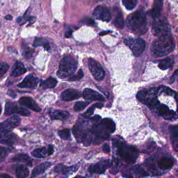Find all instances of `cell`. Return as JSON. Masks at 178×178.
<instances>
[{
	"label": "cell",
	"instance_id": "6da1fadb",
	"mask_svg": "<svg viewBox=\"0 0 178 178\" xmlns=\"http://www.w3.org/2000/svg\"><path fill=\"white\" fill-rule=\"evenodd\" d=\"M174 49V40L170 34L155 39L151 45L150 51L153 57H160L171 53Z\"/></svg>",
	"mask_w": 178,
	"mask_h": 178
},
{
	"label": "cell",
	"instance_id": "7a4b0ae2",
	"mask_svg": "<svg viewBox=\"0 0 178 178\" xmlns=\"http://www.w3.org/2000/svg\"><path fill=\"white\" fill-rule=\"evenodd\" d=\"M127 25L132 31L136 34H144L147 31V21L145 14L142 11H137L129 15Z\"/></svg>",
	"mask_w": 178,
	"mask_h": 178
},
{
	"label": "cell",
	"instance_id": "3957f363",
	"mask_svg": "<svg viewBox=\"0 0 178 178\" xmlns=\"http://www.w3.org/2000/svg\"><path fill=\"white\" fill-rule=\"evenodd\" d=\"M77 66V62L74 57L71 56L65 57L60 62L57 75L62 79L71 77L76 72Z\"/></svg>",
	"mask_w": 178,
	"mask_h": 178
},
{
	"label": "cell",
	"instance_id": "277c9868",
	"mask_svg": "<svg viewBox=\"0 0 178 178\" xmlns=\"http://www.w3.org/2000/svg\"><path fill=\"white\" fill-rule=\"evenodd\" d=\"M158 89L153 88L145 89L138 92L137 98L141 102L150 109L157 108L160 105L158 101Z\"/></svg>",
	"mask_w": 178,
	"mask_h": 178
},
{
	"label": "cell",
	"instance_id": "5b68a950",
	"mask_svg": "<svg viewBox=\"0 0 178 178\" xmlns=\"http://www.w3.org/2000/svg\"><path fill=\"white\" fill-rule=\"evenodd\" d=\"M118 152L121 158L130 164L134 163L138 157L137 150L132 146L127 145L121 142L115 143Z\"/></svg>",
	"mask_w": 178,
	"mask_h": 178
},
{
	"label": "cell",
	"instance_id": "8992f818",
	"mask_svg": "<svg viewBox=\"0 0 178 178\" xmlns=\"http://www.w3.org/2000/svg\"><path fill=\"white\" fill-rule=\"evenodd\" d=\"M152 32L156 37H161L170 34V27L167 19L160 16L154 19L152 25Z\"/></svg>",
	"mask_w": 178,
	"mask_h": 178
},
{
	"label": "cell",
	"instance_id": "52a82bcc",
	"mask_svg": "<svg viewBox=\"0 0 178 178\" xmlns=\"http://www.w3.org/2000/svg\"><path fill=\"white\" fill-rule=\"evenodd\" d=\"M124 42L130 48L136 57L141 55L145 48V42L143 39L139 38H131L125 39Z\"/></svg>",
	"mask_w": 178,
	"mask_h": 178
},
{
	"label": "cell",
	"instance_id": "ba28073f",
	"mask_svg": "<svg viewBox=\"0 0 178 178\" xmlns=\"http://www.w3.org/2000/svg\"><path fill=\"white\" fill-rule=\"evenodd\" d=\"M88 67L95 79L97 81H101L105 76V72L101 64L93 59L88 60Z\"/></svg>",
	"mask_w": 178,
	"mask_h": 178
},
{
	"label": "cell",
	"instance_id": "9c48e42d",
	"mask_svg": "<svg viewBox=\"0 0 178 178\" xmlns=\"http://www.w3.org/2000/svg\"><path fill=\"white\" fill-rule=\"evenodd\" d=\"M14 113H17L23 116H29L31 112L26 109L19 106L15 102H7L5 104L4 115H10Z\"/></svg>",
	"mask_w": 178,
	"mask_h": 178
},
{
	"label": "cell",
	"instance_id": "30bf717a",
	"mask_svg": "<svg viewBox=\"0 0 178 178\" xmlns=\"http://www.w3.org/2000/svg\"><path fill=\"white\" fill-rule=\"evenodd\" d=\"M21 119L16 115L9 118L5 121L0 123V131L8 133L12 131L21 123Z\"/></svg>",
	"mask_w": 178,
	"mask_h": 178
},
{
	"label": "cell",
	"instance_id": "8fae6325",
	"mask_svg": "<svg viewBox=\"0 0 178 178\" xmlns=\"http://www.w3.org/2000/svg\"><path fill=\"white\" fill-rule=\"evenodd\" d=\"M93 15L96 19L104 22H108L111 19L110 11L108 8L103 6H97Z\"/></svg>",
	"mask_w": 178,
	"mask_h": 178
},
{
	"label": "cell",
	"instance_id": "7c38bea8",
	"mask_svg": "<svg viewBox=\"0 0 178 178\" xmlns=\"http://www.w3.org/2000/svg\"><path fill=\"white\" fill-rule=\"evenodd\" d=\"M110 162L109 160H106L98 162L96 164L91 165L88 168L89 172L96 174H103L109 167Z\"/></svg>",
	"mask_w": 178,
	"mask_h": 178
},
{
	"label": "cell",
	"instance_id": "4fadbf2b",
	"mask_svg": "<svg viewBox=\"0 0 178 178\" xmlns=\"http://www.w3.org/2000/svg\"><path fill=\"white\" fill-rule=\"evenodd\" d=\"M39 82L38 78L33 75H28L24 78L21 83L17 85V87L21 88L34 89L37 87Z\"/></svg>",
	"mask_w": 178,
	"mask_h": 178
},
{
	"label": "cell",
	"instance_id": "5bb4252c",
	"mask_svg": "<svg viewBox=\"0 0 178 178\" xmlns=\"http://www.w3.org/2000/svg\"><path fill=\"white\" fill-rule=\"evenodd\" d=\"M83 97L85 99L91 101H106L104 97L100 93L95 91L90 88H85L83 92Z\"/></svg>",
	"mask_w": 178,
	"mask_h": 178
},
{
	"label": "cell",
	"instance_id": "9a60e30c",
	"mask_svg": "<svg viewBox=\"0 0 178 178\" xmlns=\"http://www.w3.org/2000/svg\"><path fill=\"white\" fill-rule=\"evenodd\" d=\"M21 106L26 107L36 112H40L41 109L34 99L29 97H23L19 101Z\"/></svg>",
	"mask_w": 178,
	"mask_h": 178
},
{
	"label": "cell",
	"instance_id": "2e32d148",
	"mask_svg": "<svg viewBox=\"0 0 178 178\" xmlns=\"http://www.w3.org/2000/svg\"><path fill=\"white\" fill-rule=\"evenodd\" d=\"M81 96L82 95L79 91L71 88L64 90L61 95L62 99L65 101L76 100L77 99L80 98Z\"/></svg>",
	"mask_w": 178,
	"mask_h": 178
},
{
	"label": "cell",
	"instance_id": "e0dca14e",
	"mask_svg": "<svg viewBox=\"0 0 178 178\" xmlns=\"http://www.w3.org/2000/svg\"><path fill=\"white\" fill-rule=\"evenodd\" d=\"M53 152L54 148L53 146L49 145L47 147H43L36 149L31 153V155L35 157L42 158L51 155L53 153Z\"/></svg>",
	"mask_w": 178,
	"mask_h": 178
},
{
	"label": "cell",
	"instance_id": "ac0fdd59",
	"mask_svg": "<svg viewBox=\"0 0 178 178\" xmlns=\"http://www.w3.org/2000/svg\"><path fill=\"white\" fill-rule=\"evenodd\" d=\"M157 108L158 109L159 115L164 117V119L168 120H172L177 118V114L174 111L170 110V109L165 105L160 104Z\"/></svg>",
	"mask_w": 178,
	"mask_h": 178
},
{
	"label": "cell",
	"instance_id": "d6986e66",
	"mask_svg": "<svg viewBox=\"0 0 178 178\" xmlns=\"http://www.w3.org/2000/svg\"><path fill=\"white\" fill-rule=\"evenodd\" d=\"M17 142V139L14 134L0 131V143L12 145L16 143Z\"/></svg>",
	"mask_w": 178,
	"mask_h": 178
},
{
	"label": "cell",
	"instance_id": "ffe728a7",
	"mask_svg": "<svg viewBox=\"0 0 178 178\" xmlns=\"http://www.w3.org/2000/svg\"><path fill=\"white\" fill-rule=\"evenodd\" d=\"M78 168L76 166H66L63 164H58L54 168V171L60 174H71L74 172H76Z\"/></svg>",
	"mask_w": 178,
	"mask_h": 178
},
{
	"label": "cell",
	"instance_id": "44dd1931",
	"mask_svg": "<svg viewBox=\"0 0 178 178\" xmlns=\"http://www.w3.org/2000/svg\"><path fill=\"white\" fill-rule=\"evenodd\" d=\"M49 115L52 120H66L70 117V113L66 111L60 110H51Z\"/></svg>",
	"mask_w": 178,
	"mask_h": 178
},
{
	"label": "cell",
	"instance_id": "7402d4cb",
	"mask_svg": "<svg viewBox=\"0 0 178 178\" xmlns=\"http://www.w3.org/2000/svg\"><path fill=\"white\" fill-rule=\"evenodd\" d=\"M27 72V69L24 64L21 62L17 61L13 67L10 71V75L13 77H18Z\"/></svg>",
	"mask_w": 178,
	"mask_h": 178
},
{
	"label": "cell",
	"instance_id": "603a6c76",
	"mask_svg": "<svg viewBox=\"0 0 178 178\" xmlns=\"http://www.w3.org/2000/svg\"><path fill=\"white\" fill-rule=\"evenodd\" d=\"M162 6H163L162 0H154L153 7L150 12L152 17L153 19H156L160 16L162 9Z\"/></svg>",
	"mask_w": 178,
	"mask_h": 178
},
{
	"label": "cell",
	"instance_id": "cb8c5ba5",
	"mask_svg": "<svg viewBox=\"0 0 178 178\" xmlns=\"http://www.w3.org/2000/svg\"><path fill=\"white\" fill-rule=\"evenodd\" d=\"M51 165V162H45L42 164L39 165V166H37L33 170L31 177H36L40 174H43V173L45 172L48 168H49Z\"/></svg>",
	"mask_w": 178,
	"mask_h": 178
},
{
	"label": "cell",
	"instance_id": "d4e9b609",
	"mask_svg": "<svg viewBox=\"0 0 178 178\" xmlns=\"http://www.w3.org/2000/svg\"><path fill=\"white\" fill-rule=\"evenodd\" d=\"M158 166L162 170H169L174 166V162L170 158H162L158 162Z\"/></svg>",
	"mask_w": 178,
	"mask_h": 178
},
{
	"label": "cell",
	"instance_id": "484cf974",
	"mask_svg": "<svg viewBox=\"0 0 178 178\" xmlns=\"http://www.w3.org/2000/svg\"><path fill=\"white\" fill-rule=\"evenodd\" d=\"M13 162H22L26 164L29 166H32L33 165V160L30 157L26 154H19L15 156L12 158Z\"/></svg>",
	"mask_w": 178,
	"mask_h": 178
},
{
	"label": "cell",
	"instance_id": "4316f807",
	"mask_svg": "<svg viewBox=\"0 0 178 178\" xmlns=\"http://www.w3.org/2000/svg\"><path fill=\"white\" fill-rule=\"evenodd\" d=\"M101 123L108 133H113L115 130V123L111 119L107 118L103 119Z\"/></svg>",
	"mask_w": 178,
	"mask_h": 178
},
{
	"label": "cell",
	"instance_id": "83f0119b",
	"mask_svg": "<svg viewBox=\"0 0 178 178\" xmlns=\"http://www.w3.org/2000/svg\"><path fill=\"white\" fill-rule=\"evenodd\" d=\"M169 131L171 134L173 144L174 145L175 150H177L178 141V127L177 125H171L169 127Z\"/></svg>",
	"mask_w": 178,
	"mask_h": 178
},
{
	"label": "cell",
	"instance_id": "f1b7e54d",
	"mask_svg": "<svg viewBox=\"0 0 178 178\" xmlns=\"http://www.w3.org/2000/svg\"><path fill=\"white\" fill-rule=\"evenodd\" d=\"M113 23L115 26L117 27L118 28H123L124 25V21L122 14L120 12L117 13V14L115 16V18L113 21Z\"/></svg>",
	"mask_w": 178,
	"mask_h": 178
},
{
	"label": "cell",
	"instance_id": "f546056e",
	"mask_svg": "<svg viewBox=\"0 0 178 178\" xmlns=\"http://www.w3.org/2000/svg\"><path fill=\"white\" fill-rule=\"evenodd\" d=\"M57 83V80L54 78L50 77L48 79L41 83L40 86L43 89L52 88L55 87Z\"/></svg>",
	"mask_w": 178,
	"mask_h": 178
},
{
	"label": "cell",
	"instance_id": "4dcf8cb0",
	"mask_svg": "<svg viewBox=\"0 0 178 178\" xmlns=\"http://www.w3.org/2000/svg\"><path fill=\"white\" fill-rule=\"evenodd\" d=\"M16 174L18 178H26L28 176L29 171L26 167L24 165H19L17 167L16 170Z\"/></svg>",
	"mask_w": 178,
	"mask_h": 178
},
{
	"label": "cell",
	"instance_id": "1f68e13d",
	"mask_svg": "<svg viewBox=\"0 0 178 178\" xmlns=\"http://www.w3.org/2000/svg\"><path fill=\"white\" fill-rule=\"evenodd\" d=\"M174 64V60L170 57H167L160 61L158 64V68L162 70H166L172 66Z\"/></svg>",
	"mask_w": 178,
	"mask_h": 178
},
{
	"label": "cell",
	"instance_id": "d6a6232c",
	"mask_svg": "<svg viewBox=\"0 0 178 178\" xmlns=\"http://www.w3.org/2000/svg\"><path fill=\"white\" fill-rule=\"evenodd\" d=\"M58 134L62 139L64 140H68V141L71 140V132H70V130L69 129H63L62 130L59 131Z\"/></svg>",
	"mask_w": 178,
	"mask_h": 178
},
{
	"label": "cell",
	"instance_id": "836d02e7",
	"mask_svg": "<svg viewBox=\"0 0 178 178\" xmlns=\"http://www.w3.org/2000/svg\"><path fill=\"white\" fill-rule=\"evenodd\" d=\"M123 5L129 10H132L137 4V0H122Z\"/></svg>",
	"mask_w": 178,
	"mask_h": 178
},
{
	"label": "cell",
	"instance_id": "e575fe53",
	"mask_svg": "<svg viewBox=\"0 0 178 178\" xmlns=\"http://www.w3.org/2000/svg\"><path fill=\"white\" fill-rule=\"evenodd\" d=\"M104 106V104L101 103H96L95 104H93L92 106L88 109L86 112L84 113V115H85V117L87 118L88 116H90L91 115H93L94 112V110L96 108H101Z\"/></svg>",
	"mask_w": 178,
	"mask_h": 178
},
{
	"label": "cell",
	"instance_id": "d590c367",
	"mask_svg": "<svg viewBox=\"0 0 178 178\" xmlns=\"http://www.w3.org/2000/svg\"><path fill=\"white\" fill-rule=\"evenodd\" d=\"M90 102H85V101H78L76 102L74 106V110L76 111H80L83 110L86 107L88 106Z\"/></svg>",
	"mask_w": 178,
	"mask_h": 178
},
{
	"label": "cell",
	"instance_id": "8d00e7d4",
	"mask_svg": "<svg viewBox=\"0 0 178 178\" xmlns=\"http://www.w3.org/2000/svg\"><path fill=\"white\" fill-rule=\"evenodd\" d=\"M10 66L6 62H0V78L4 76L7 72Z\"/></svg>",
	"mask_w": 178,
	"mask_h": 178
},
{
	"label": "cell",
	"instance_id": "74e56055",
	"mask_svg": "<svg viewBox=\"0 0 178 178\" xmlns=\"http://www.w3.org/2000/svg\"><path fill=\"white\" fill-rule=\"evenodd\" d=\"M47 43H48V42L45 39L42 38H36L33 44V46L35 47H37L41 45L44 46Z\"/></svg>",
	"mask_w": 178,
	"mask_h": 178
},
{
	"label": "cell",
	"instance_id": "f35d334b",
	"mask_svg": "<svg viewBox=\"0 0 178 178\" xmlns=\"http://www.w3.org/2000/svg\"><path fill=\"white\" fill-rule=\"evenodd\" d=\"M84 76V73L82 69H80L77 73L76 75H74L71 76L69 80L70 81H76V80H79L82 79V78Z\"/></svg>",
	"mask_w": 178,
	"mask_h": 178
},
{
	"label": "cell",
	"instance_id": "ab89813d",
	"mask_svg": "<svg viewBox=\"0 0 178 178\" xmlns=\"http://www.w3.org/2000/svg\"><path fill=\"white\" fill-rule=\"evenodd\" d=\"M160 92H164L165 94L167 95H172L174 94V92L173 90L169 88L168 87L166 86H161L159 87V90Z\"/></svg>",
	"mask_w": 178,
	"mask_h": 178
},
{
	"label": "cell",
	"instance_id": "60d3db41",
	"mask_svg": "<svg viewBox=\"0 0 178 178\" xmlns=\"http://www.w3.org/2000/svg\"><path fill=\"white\" fill-rule=\"evenodd\" d=\"M8 153V150L6 148L0 146V158L5 157Z\"/></svg>",
	"mask_w": 178,
	"mask_h": 178
},
{
	"label": "cell",
	"instance_id": "b9f144b4",
	"mask_svg": "<svg viewBox=\"0 0 178 178\" xmlns=\"http://www.w3.org/2000/svg\"><path fill=\"white\" fill-rule=\"evenodd\" d=\"M134 172L137 174L143 175V176L147 175V174L144 170L143 169L141 168V167H136L134 169Z\"/></svg>",
	"mask_w": 178,
	"mask_h": 178
},
{
	"label": "cell",
	"instance_id": "7bdbcfd3",
	"mask_svg": "<svg viewBox=\"0 0 178 178\" xmlns=\"http://www.w3.org/2000/svg\"><path fill=\"white\" fill-rule=\"evenodd\" d=\"M177 76H178V70H176L173 74V75L170 78V80H169V83L171 84H173L175 82L176 78H177Z\"/></svg>",
	"mask_w": 178,
	"mask_h": 178
},
{
	"label": "cell",
	"instance_id": "ee69618b",
	"mask_svg": "<svg viewBox=\"0 0 178 178\" xmlns=\"http://www.w3.org/2000/svg\"><path fill=\"white\" fill-rule=\"evenodd\" d=\"M102 150L106 153H108L110 152V148L108 144H105L102 146Z\"/></svg>",
	"mask_w": 178,
	"mask_h": 178
},
{
	"label": "cell",
	"instance_id": "f6af8a7d",
	"mask_svg": "<svg viewBox=\"0 0 178 178\" xmlns=\"http://www.w3.org/2000/svg\"><path fill=\"white\" fill-rule=\"evenodd\" d=\"M7 94L10 96L12 97L13 98H15L16 97V94L13 91H12L11 90H8V92H7Z\"/></svg>",
	"mask_w": 178,
	"mask_h": 178
},
{
	"label": "cell",
	"instance_id": "bcb514c9",
	"mask_svg": "<svg viewBox=\"0 0 178 178\" xmlns=\"http://www.w3.org/2000/svg\"><path fill=\"white\" fill-rule=\"evenodd\" d=\"M11 178L10 176L7 174H2L0 175V178Z\"/></svg>",
	"mask_w": 178,
	"mask_h": 178
},
{
	"label": "cell",
	"instance_id": "7dc6e473",
	"mask_svg": "<svg viewBox=\"0 0 178 178\" xmlns=\"http://www.w3.org/2000/svg\"><path fill=\"white\" fill-rule=\"evenodd\" d=\"M5 19H6V20L11 21V20H12L13 17L10 15H6V16L5 17Z\"/></svg>",
	"mask_w": 178,
	"mask_h": 178
},
{
	"label": "cell",
	"instance_id": "c3c4849f",
	"mask_svg": "<svg viewBox=\"0 0 178 178\" xmlns=\"http://www.w3.org/2000/svg\"><path fill=\"white\" fill-rule=\"evenodd\" d=\"M1 111H2V108H1V107L0 106V114H1Z\"/></svg>",
	"mask_w": 178,
	"mask_h": 178
}]
</instances>
